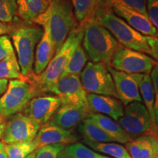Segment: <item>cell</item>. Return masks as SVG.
Listing matches in <instances>:
<instances>
[{"instance_id": "cell-17", "label": "cell", "mask_w": 158, "mask_h": 158, "mask_svg": "<svg viewBox=\"0 0 158 158\" xmlns=\"http://www.w3.org/2000/svg\"><path fill=\"white\" fill-rule=\"evenodd\" d=\"M90 110L70 104H62L50 122L59 127L72 130L88 118Z\"/></svg>"}, {"instance_id": "cell-45", "label": "cell", "mask_w": 158, "mask_h": 158, "mask_svg": "<svg viewBox=\"0 0 158 158\" xmlns=\"http://www.w3.org/2000/svg\"><path fill=\"white\" fill-rule=\"evenodd\" d=\"M62 154H61V155H60V157H59V158H62Z\"/></svg>"}, {"instance_id": "cell-12", "label": "cell", "mask_w": 158, "mask_h": 158, "mask_svg": "<svg viewBox=\"0 0 158 158\" xmlns=\"http://www.w3.org/2000/svg\"><path fill=\"white\" fill-rule=\"evenodd\" d=\"M107 68L113 78L118 99L124 106L133 102H142L139 84L144 74L126 73L115 70L110 65H107Z\"/></svg>"}, {"instance_id": "cell-37", "label": "cell", "mask_w": 158, "mask_h": 158, "mask_svg": "<svg viewBox=\"0 0 158 158\" xmlns=\"http://www.w3.org/2000/svg\"><path fill=\"white\" fill-rule=\"evenodd\" d=\"M14 27L15 25L12 24L10 23H5L0 21V36L7 34H11Z\"/></svg>"}, {"instance_id": "cell-24", "label": "cell", "mask_w": 158, "mask_h": 158, "mask_svg": "<svg viewBox=\"0 0 158 158\" xmlns=\"http://www.w3.org/2000/svg\"><path fill=\"white\" fill-rule=\"evenodd\" d=\"M70 2L78 24H84L88 20L94 17L98 0H70Z\"/></svg>"}, {"instance_id": "cell-2", "label": "cell", "mask_w": 158, "mask_h": 158, "mask_svg": "<svg viewBox=\"0 0 158 158\" xmlns=\"http://www.w3.org/2000/svg\"><path fill=\"white\" fill-rule=\"evenodd\" d=\"M94 19L125 48L150 54L147 37L131 27L123 19L114 14L105 0H98Z\"/></svg>"}, {"instance_id": "cell-8", "label": "cell", "mask_w": 158, "mask_h": 158, "mask_svg": "<svg viewBox=\"0 0 158 158\" xmlns=\"http://www.w3.org/2000/svg\"><path fill=\"white\" fill-rule=\"evenodd\" d=\"M131 139L143 135H157L154 131L149 112L141 102H133L124 108V115L117 121Z\"/></svg>"}, {"instance_id": "cell-19", "label": "cell", "mask_w": 158, "mask_h": 158, "mask_svg": "<svg viewBox=\"0 0 158 158\" xmlns=\"http://www.w3.org/2000/svg\"><path fill=\"white\" fill-rule=\"evenodd\" d=\"M131 158H157V138L143 135L125 143Z\"/></svg>"}, {"instance_id": "cell-10", "label": "cell", "mask_w": 158, "mask_h": 158, "mask_svg": "<svg viewBox=\"0 0 158 158\" xmlns=\"http://www.w3.org/2000/svg\"><path fill=\"white\" fill-rule=\"evenodd\" d=\"M40 126L22 112L10 116L7 121L2 141L5 144L33 141Z\"/></svg>"}, {"instance_id": "cell-42", "label": "cell", "mask_w": 158, "mask_h": 158, "mask_svg": "<svg viewBox=\"0 0 158 158\" xmlns=\"http://www.w3.org/2000/svg\"><path fill=\"white\" fill-rule=\"evenodd\" d=\"M156 138H157V158H158V135Z\"/></svg>"}, {"instance_id": "cell-35", "label": "cell", "mask_w": 158, "mask_h": 158, "mask_svg": "<svg viewBox=\"0 0 158 158\" xmlns=\"http://www.w3.org/2000/svg\"><path fill=\"white\" fill-rule=\"evenodd\" d=\"M152 81L154 91H155V105H154V110H155V116L156 126L158 129V64L155 65L152 70L150 74Z\"/></svg>"}, {"instance_id": "cell-25", "label": "cell", "mask_w": 158, "mask_h": 158, "mask_svg": "<svg viewBox=\"0 0 158 158\" xmlns=\"http://www.w3.org/2000/svg\"><path fill=\"white\" fill-rule=\"evenodd\" d=\"M0 79L27 80L21 73V69L15 53L0 61Z\"/></svg>"}, {"instance_id": "cell-1", "label": "cell", "mask_w": 158, "mask_h": 158, "mask_svg": "<svg viewBox=\"0 0 158 158\" xmlns=\"http://www.w3.org/2000/svg\"><path fill=\"white\" fill-rule=\"evenodd\" d=\"M84 34V24H78L71 31L64 44L56 51L48 67L39 76L35 75L31 78L40 95L51 92L73 54L81 43Z\"/></svg>"}, {"instance_id": "cell-18", "label": "cell", "mask_w": 158, "mask_h": 158, "mask_svg": "<svg viewBox=\"0 0 158 158\" xmlns=\"http://www.w3.org/2000/svg\"><path fill=\"white\" fill-rule=\"evenodd\" d=\"M43 27V35L37 45L35 56L34 73L36 76L40 75L46 69L56 54V49L51 39L48 26L44 24Z\"/></svg>"}, {"instance_id": "cell-16", "label": "cell", "mask_w": 158, "mask_h": 158, "mask_svg": "<svg viewBox=\"0 0 158 158\" xmlns=\"http://www.w3.org/2000/svg\"><path fill=\"white\" fill-rule=\"evenodd\" d=\"M87 102L91 113L107 116L116 122L124 115L123 104L117 98L110 96L87 94Z\"/></svg>"}, {"instance_id": "cell-26", "label": "cell", "mask_w": 158, "mask_h": 158, "mask_svg": "<svg viewBox=\"0 0 158 158\" xmlns=\"http://www.w3.org/2000/svg\"><path fill=\"white\" fill-rule=\"evenodd\" d=\"M86 145L91 149L95 150L96 152L106 154L114 158H131L128 153L127 150L124 146L119 143H115L114 142L109 143H99L83 140Z\"/></svg>"}, {"instance_id": "cell-29", "label": "cell", "mask_w": 158, "mask_h": 158, "mask_svg": "<svg viewBox=\"0 0 158 158\" xmlns=\"http://www.w3.org/2000/svg\"><path fill=\"white\" fill-rule=\"evenodd\" d=\"M64 152L72 158H100L101 155L79 142L69 144L64 148Z\"/></svg>"}, {"instance_id": "cell-3", "label": "cell", "mask_w": 158, "mask_h": 158, "mask_svg": "<svg viewBox=\"0 0 158 158\" xmlns=\"http://www.w3.org/2000/svg\"><path fill=\"white\" fill-rule=\"evenodd\" d=\"M34 23L40 27L48 26L56 52L78 24L70 0H52L47 10L37 18Z\"/></svg>"}, {"instance_id": "cell-9", "label": "cell", "mask_w": 158, "mask_h": 158, "mask_svg": "<svg viewBox=\"0 0 158 158\" xmlns=\"http://www.w3.org/2000/svg\"><path fill=\"white\" fill-rule=\"evenodd\" d=\"M158 62L144 53L121 45L112 59L110 66L116 70L131 74H150Z\"/></svg>"}, {"instance_id": "cell-40", "label": "cell", "mask_w": 158, "mask_h": 158, "mask_svg": "<svg viewBox=\"0 0 158 158\" xmlns=\"http://www.w3.org/2000/svg\"><path fill=\"white\" fill-rule=\"evenodd\" d=\"M6 144L0 140V158H8L5 148Z\"/></svg>"}, {"instance_id": "cell-6", "label": "cell", "mask_w": 158, "mask_h": 158, "mask_svg": "<svg viewBox=\"0 0 158 158\" xmlns=\"http://www.w3.org/2000/svg\"><path fill=\"white\" fill-rule=\"evenodd\" d=\"M39 95L31 79L10 80L6 92L0 97V116L7 118L21 113L31 99Z\"/></svg>"}, {"instance_id": "cell-38", "label": "cell", "mask_w": 158, "mask_h": 158, "mask_svg": "<svg viewBox=\"0 0 158 158\" xmlns=\"http://www.w3.org/2000/svg\"><path fill=\"white\" fill-rule=\"evenodd\" d=\"M6 124H7V118L0 116V140L2 139L6 127Z\"/></svg>"}, {"instance_id": "cell-11", "label": "cell", "mask_w": 158, "mask_h": 158, "mask_svg": "<svg viewBox=\"0 0 158 158\" xmlns=\"http://www.w3.org/2000/svg\"><path fill=\"white\" fill-rule=\"evenodd\" d=\"M51 93L58 97L62 104H70L89 109L87 92L83 87L79 76L69 75L60 78Z\"/></svg>"}, {"instance_id": "cell-39", "label": "cell", "mask_w": 158, "mask_h": 158, "mask_svg": "<svg viewBox=\"0 0 158 158\" xmlns=\"http://www.w3.org/2000/svg\"><path fill=\"white\" fill-rule=\"evenodd\" d=\"M8 86V80L7 79H0V97L5 93Z\"/></svg>"}, {"instance_id": "cell-13", "label": "cell", "mask_w": 158, "mask_h": 158, "mask_svg": "<svg viewBox=\"0 0 158 158\" xmlns=\"http://www.w3.org/2000/svg\"><path fill=\"white\" fill-rule=\"evenodd\" d=\"M61 105L57 96L41 94L31 99L22 113L41 127L50 121Z\"/></svg>"}, {"instance_id": "cell-4", "label": "cell", "mask_w": 158, "mask_h": 158, "mask_svg": "<svg viewBox=\"0 0 158 158\" xmlns=\"http://www.w3.org/2000/svg\"><path fill=\"white\" fill-rule=\"evenodd\" d=\"M107 29L92 18L84 23L83 48L92 62L110 65L112 59L120 46Z\"/></svg>"}, {"instance_id": "cell-21", "label": "cell", "mask_w": 158, "mask_h": 158, "mask_svg": "<svg viewBox=\"0 0 158 158\" xmlns=\"http://www.w3.org/2000/svg\"><path fill=\"white\" fill-rule=\"evenodd\" d=\"M88 118L94 121L101 129L106 132L114 141L121 143H127L131 141V138L126 133L117 122L111 118L100 114L89 113Z\"/></svg>"}, {"instance_id": "cell-22", "label": "cell", "mask_w": 158, "mask_h": 158, "mask_svg": "<svg viewBox=\"0 0 158 158\" xmlns=\"http://www.w3.org/2000/svg\"><path fill=\"white\" fill-rule=\"evenodd\" d=\"M139 91L142 101L143 102V105L149 112L154 131L157 135H158V129L156 126L155 110H154L155 91H154L153 84L151 77H150V74H144L143 76V78H142L139 84Z\"/></svg>"}, {"instance_id": "cell-41", "label": "cell", "mask_w": 158, "mask_h": 158, "mask_svg": "<svg viewBox=\"0 0 158 158\" xmlns=\"http://www.w3.org/2000/svg\"><path fill=\"white\" fill-rule=\"evenodd\" d=\"M62 158H72V157L67 155V154L64 152H64H63L62 154Z\"/></svg>"}, {"instance_id": "cell-31", "label": "cell", "mask_w": 158, "mask_h": 158, "mask_svg": "<svg viewBox=\"0 0 158 158\" xmlns=\"http://www.w3.org/2000/svg\"><path fill=\"white\" fill-rule=\"evenodd\" d=\"M65 145L51 144L40 147L34 152V158H59L64 152Z\"/></svg>"}, {"instance_id": "cell-14", "label": "cell", "mask_w": 158, "mask_h": 158, "mask_svg": "<svg viewBox=\"0 0 158 158\" xmlns=\"http://www.w3.org/2000/svg\"><path fill=\"white\" fill-rule=\"evenodd\" d=\"M79 137L72 130H67L59 127L49 121L40 127L34 143L37 149L51 144L69 145L78 141Z\"/></svg>"}, {"instance_id": "cell-30", "label": "cell", "mask_w": 158, "mask_h": 158, "mask_svg": "<svg viewBox=\"0 0 158 158\" xmlns=\"http://www.w3.org/2000/svg\"><path fill=\"white\" fill-rule=\"evenodd\" d=\"M16 15V0H0V21L11 23Z\"/></svg>"}, {"instance_id": "cell-44", "label": "cell", "mask_w": 158, "mask_h": 158, "mask_svg": "<svg viewBox=\"0 0 158 158\" xmlns=\"http://www.w3.org/2000/svg\"><path fill=\"white\" fill-rule=\"evenodd\" d=\"M100 158H110V157H106V156L101 155V157H100Z\"/></svg>"}, {"instance_id": "cell-43", "label": "cell", "mask_w": 158, "mask_h": 158, "mask_svg": "<svg viewBox=\"0 0 158 158\" xmlns=\"http://www.w3.org/2000/svg\"><path fill=\"white\" fill-rule=\"evenodd\" d=\"M27 158H34V152L31 153V155H29Z\"/></svg>"}, {"instance_id": "cell-28", "label": "cell", "mask_w": 158, "mask_h": 158, "mask_svg": "<svg viewBox=\"0 0 158 158\" xmlns=\"http://www.w3.org/2000/svg\"><path fill=\"white\" fill-rule=\"evenodd\" d=\"M5 148L8 158H27L37 149L34 141L6 144Z\"/></svg>"}, {"instance_id": "cell-23", "label": "cell", "mask_w": 158, "mask_h": 158, "mask_svg": "<svg viewBox=\"0 0 158 158\" xmlns=\"http://www.w3.org/2000/svg\"><path fill=\"white\" fill-rule=\"evenodd\" d=\"M79 133L84 137V140L99 143H109L114 142V140L110 137L106 132L94 121L89 118H86L78 125Z\"/></svg>"}, {"instance_id": "cell-34", "label": "cell", "mask_w": 158, "mask_h": 158, "mask_svg": "<svg viewBox=\"0 0 158 158\" xmlns=\"http://www.w3.org/2000/svg\"><path fill=\"white\" fill-rule=\"evenodd\" d=\"M15 53L12 42L7 35L0 36V61L3 60L10 55Z\"/></svg>"}, {"instance_id": "cell-36", "label": "cell", "mask_w": 158, "mask_h": 158, "mask_svg": "<svg viewBox=\"0 0 158 158\" xmlns=\"http://www.w3.org/2000/svg\"><path fill=\"white\" fill-rule=\"evenodd\" d=\"M147 42L150 49V56L158 62V37H147Z\"/></svg>"}, {"instance_id": "cell-32", "label": "cell", "mask_w": 158, "mask_h": 158, "mask_svg": "<svg viewBox=\"0 0 158 158\" xmlns=\"http://www.w3.org/2000/svg\"><path fill=\"white\" fill-rule=\"evenodd\" d=\"M106 4L109 6L110 4L116 2L125 5L129 8L141 13L148 17L147 10V0H105ZM149 18V17H148Z\"/></svg>"}, {"instance_id": "cell-7", "label": "cell", "mask_w": 158, "mask_h": 158, "mask_svg": "<svg viewBox=\"0 0 158 158\" xmlns=\"http://www.w3.org/2000/svg\"><path fill=\"white\" fill-rule=\"evenodd\" d=\"M80 79L83 87L88 94L110 96L117 98L115 85L107 65L104 63L87 62Z\"/></svg>"}, {"instance_id": "cell-27", "label": "cell", "mask_w": 158, "mask_h": 158, "mask_svg": "<svg viewBox=\"0 0 158 158\" xmlns=\"http://www.w3.org/2000/svg\"><path fill=\"white\" fill-rule=\"evenodd\" d=\"M87 61V54L85 52L82 45H80L75 51L72 57L69 61L68 65L61 75L60 78L69 76V75L80 76L82 70L85 68V65H86Z\"/></svg>"}, {"instance_id": "cell-20", "label": "cell", "mask_w": 158, "mask_h": 158, "mask_svg": "<svg viewBox=\"0 0 158 158\" xmlns=\"http://www.w3.org/2000/svg\"><path fill=\"white\" fill-rule=\"evenodd\" d=\"M52 0H16L17 15L22 21L34 23L43 14Z\"/></svg>"}, {"instance_id": "cell-33", "label": "cell", "mask_w": 158, "mask_h": 158, "mask_svg": "<svg viewBox=\"0 0 158 158\" xmlns=\"http://www.w3.org/2000/svg\"><path fill=\"white\" fill-rule=\"evenodd\" d=\"M147 10L149 21L157 29L158 37V0H147Z\"/></svg>"}, {"instance_id": "cell-5", "label": "cell", "mask_w": 158, "mask_h": 158, "mask_svg": "<svg viewBox=\"0 0 158 158\" xmlns=\"http://www.w3.org/2000/svg\"><path fill=\"white\" fill-rule=\"evenodd\" d=\"M43 35L40 26L27 23L15 25L11 32L13 40L21 73L25 78L34 77L35 50Z\"/></svg>"}, {"instance_id": "cell-15", "label": "cell", "mask_w": 158, "mask_h": 158, "mask_svg": "<svg viewBox=\"0 0 158 158\" xmlns=\"http://www.w3.org/2000/svg\"><path fill=\"white\" fill-rule=\"evenodd\" d=\"M109 7L114 14L123 19L141 35L147 37H156L157 29L148 17L119 3H112Z\"/></svg>"}]
</instances>
